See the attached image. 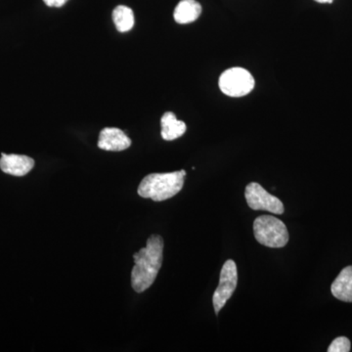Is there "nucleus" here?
Segmentation results:
<instances>
[{"mask_svg":"<svg viewBox=\"0 0 352 352\" xmlns=\"http://www.w3.org/2000/svg\"><path fill=\"white\" fill-rule=\"evenodd\" d=\"M131 286L136 293H143L154 283L164 258V239L160 235L148 238L147 245L133 256Z\"/></svg>","mask_w":352,"mask_h":352,"instance_id":"nucleus-1","label":"nucleus"},{"mask_svg":"<svg viewBox=\"0 0 352 352\" xmlns=\"http://www.w3.org/2000/svg\"><path fill=\"white\" fill-rule=\"evenodd\" d=\"M185 176L184 170L145 176L139 184L138 195L155 201L168 200L182 191Z\"/></svg>","mask_w":352,"mask_h":352,"instance_id":"nucleus-2","label":"nucleus"},{"mask_svg":"<svg viewBox=\"0 0 352 352\" xmlns=\"http://www.w3.org/2000/svg\"><path fill=\"white\" fill-rule=\"evenodd\" d=\"M254 234L259 244L268 248H283L289 242L287 226L272 215H261L254 220Z\"/></svg>","mask_w":352,"mask_h":352,"instance_id":"nucleus-3","label":"nucleus"},{"mask_svg":"<svg viewBox=\"0 0 352 352\" xmlns=\"http://www.w3.org/2000/svg\"><path fill=\"white\" fill-rule=\"evenodd\" d=\"M219 88L230 97H243L252 91L254 78L249 71L240 67L226 69L219 78Z\"/></svg>","mask_w":352,"mask_h":352,"instance_id":"nucleus-4","label":"nucleus"},{"mask_svg":"<svg viewBox=\"0 0 352 352\" xmlns=\"http://www.w3.org/2000/svg\"><path fill=\"white\" fill-rule=\"evenodd\" d=\"M238 271L237 265L232 259H228L224 263L220 272L219 284L212 296L215 314H219L224 307L229 298L232 296L237 288Z\"/></svg>","mask_w":352,"mask_h":352,"instance_id":"nucleus-5","label":"nucleus"},{"mask_svg":"<svg viewBox=\"0 0 352 352\" xmlns=\"http://www.w3.org/2000/svg\"><path fill=\"white\" fill-rule=\"evenodd\" d=\"M248 206L254 210H266L271 214H284V205L277 197L271 195L261 184L252 182L245 190Z\"/></svg>","mask_w":352,"mask_h":352,"instance_id":"nucleus-6","label":"nucleus"},{"mask_svg":"<svg viewBox=\"0 0 352 352\" xmlns=\"http://www.w3.org/2000/svg\"><path fill=\"white\" fill-rule=\"evenodd\" d=\"M131 145V140L129 136L117 127H106L99 135L98 147L105 151H124Z\"/></svg>","mask_w":352,"mask_h":352,"instance_id":"nucleus-7","label":"nucleus"},{"mask_svg":"<svg viewBox=\"0 0 352 352\" xmlns=\"http://www.w3.org/2000/svg\"><path fill=\"white\" fill-rule=\"evenodd\" d=\"M34 161L32 157L24 155H7L2 153L0 159V168L7 175L24 176L32 170Z\"/></svg>","mask_w":352,"mask_h":352,"instance_id":"nucleus-8","label":"nucleus"},{"mask_svg":"<svg viewBox=\"0 0 352 352\" xmlns=\"http://www.w3.org/2000/svg\"><path fill=\"white\" fill-rule=\"evenodd\" d=\"M331 292L338 300L352 302V265L340 271L331 286Z\"/></svg>","mask_w":352,"mask_h":352,"instance_id":"nucleus-9","label":"nucleus"},{"mask_svg":"<svg viewBox=\"0 0 352 352\" xmlns=\"http://www.w3.org/2000/svg\"><path fill=\"white\" fill-rule=\"evenodd\" d=\"M201 13V6L196 0H182L175 7L173 18L180 25L195 22Z\"/></svg>","mask_w":352,"mask_h":352,"instance_id":"nucleus-10","label":"nucleus"},{"mask_svg":"<svg viewBox=\"0 0 352 352\" xmlns=\"http://www.w3.org/2000/svg\"><path fill=\"white\" fill-rule=\"evenodd\" d=\"M162 138L166 141H173L182 138L186 131V124L176 119L173 112L164 113L161 120Z\"/></svg>","mask_w":352,"mask_h":352,"instance_id":"nucleus-11","label":"nucleus"},{"mask_svg":"<svg viewBox=\"0 0 352 352\" xmlns=\"http://www.w3.org/2000/svg\"><path fill=\"white\" fill-rule=\"evenodd\" d=\"M113 21L118 31L129 32L134 25L133 11L127 6H117L113 11Z\"/></svg>","mask_w":352,"mask_h":352,"instance_id":"nucleus-12","label":"nucleus"},{"mask_svg":"<svg viewBox=\"0 0 352 352\" xmlns=\"http://www.w3.org/2000/svg\"><path fill=\"white\" fill-rule=\"evenodd\" d=\"M351 340L346 337H339L333 340L329 346V352H349L351 351Z\"/></svg>","mask_w":352,"mask_h":352,"instance_id":"nucleus-13","label":"nucleus"},{"mask_svg":"<svg viewBox=\"0 0 352 352\" xmlns=\"http://www.w3.org/2000/svg\"><path fill=\"white\" fill-rule=\"evenodd\" d=\"M43 1L50 7H62L68 0H43Z\"/></svg>","mask_w":352,"mask_h":352,"instance_id":"nucleus-14","label":"nucleus"},{"mask_svg":"<svg viewBox=\"0 0 352 352\" xmlns=\"http://www.w3.org/2000/svg\"><path fill=\"white\" fill-rule=\"evenodd\" d=\"M318 3H332L333 0H315Z\"/></svg>","mask_w":352,"mask_h":352,"instance_id":"nucleus-15","label":"nucleus"}]
</instances>
